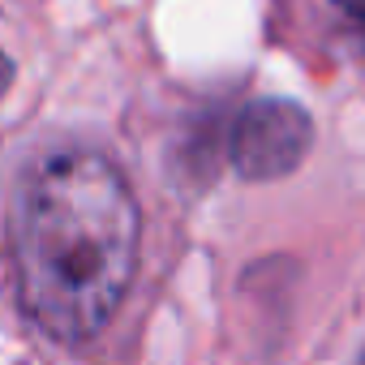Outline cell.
Returning a JSON list of instances; mask_svg holds the SVG:
<instances>
[{
    "label": "cell",
    "instance_id": "6da1fadb",
    "mask_svg": "<svg viewBox=\"0 0 365 365\" xmlns=\"http://www.w3.org/2000/svg\"><path fill=\"white\" fill-rule=\"evenodd\" d=\"M138 237L142 211L112 155H39L18 180L9 228L22 314L56 344L95 339L129 297Z\"/></svg>",
    "mask_w": 365,
    "mask_h": 365
},
{
    "label": "cell",
    "instance_id": "7a4b0ae2",
    "mask_svg": "<svg viewBox=\"0 0 365 365\" xmlns=\"http://www.w3.org/2000/svg\"><path fill=\"white\" fill-rule=\"evenodd\" d=\"M314 142V120L292 99H254L232 116L228 159L245 180H279L301 168Z\"/></svg>",
    "mask_w": 365,
    "mask_h": 365
},
{
    "label": "cell",
    "instance_id": "3957f363",
    "mask_svg": "<svg viewBox=\"0 0 365 365\" xmlns=\"http://www.w3.org/2000/svg\"><path fill=\"white\" fill-rule=\"evenodd\" d=\"M335 9H344L348 18H356V22H365V0H331Z\"/></svg>",
    "mask_w": 365,
    "mask_h": 365
},
{
    "label": "cell",
    "instance_id": "277c9868",
    "mask_svg": "<svg viewBox=\"0 0 365 365\" xmlns=\"http://www.w3.org/2000/svg\"><path fill=\"white\" fill-rule=\"evenodd\" d=\"M9 86H14V61L0 52V99H5V91H9Z\"/></svg>",
    "mask_w": 365,
    "mask_h": 365
},
{
    "label": "cell",
    "instance_id": "5b68a950",
    "mask_svg": "<svg viewBox=\"0 0 365 365\" xmlns=\"http://www.w3.org/2000/svg\"><path fill=\"white\" fill-rule=\"evenodd\" d=\"M361 365H365V361H361Z\"/></svg>",
    "mask_w": 365,
    "mask_h": 365
}]
</instances>
